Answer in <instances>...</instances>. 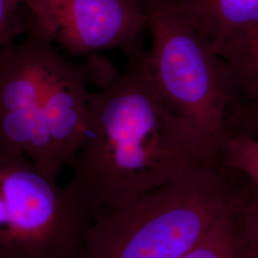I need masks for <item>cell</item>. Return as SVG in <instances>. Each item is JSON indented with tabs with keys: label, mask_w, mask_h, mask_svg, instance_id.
Returning a JSON list of instances; mask_svg holds the SVG:
<instances>
[{
	"label": "cell",
	"mask_w": 258,
	"mask_h": 258,
	"mask_svg": "<svg viewBox=\"0 0 258 258\" xmlns=\"http://www.w3.org/2000/svg\"><path fill=\"white\" fill-rule=\"evenodd\" d=\"M96 55L75 64L57 52L47 74L41 111L55 179L72 164L83 144L90 114L89 85L102 87L118 75L107 60Z\"/></svg>",
	"instance_id": "obj_7"
},
{
	"label": "cell",
	"mask_w": 258,
	"mask_h": 258,
	"mask_svg": "<svg viewBox=\"0 0 258 258\" xmlns=\"http://www.w3.org/2000/svg\"><path fill=\"white\" fill-rule=\"evenodd\" d=\"M150 48L145 61L166 106L219 155L229 111L242 101L235 71L214 53L179 7V0H142Z\"/></svg>",
	"instance_id": "obj_3"
},
{
	"label": "cell",
	"mask_w": 258,
	"mask_h": 258,
	"mask_svg": "<svg viewBox=\"0 0 258 258\" xmlns=\"http://www.w3.org/2000/svg\"><path fill=\"white\" fill-rule=\"evenodd\" d=\"M230 219L241 258H258V189L235 170Z\"/></svg>",
	"instance_id": "obj_9"
},
{
	"label": "cell",
	"mask_w": 258,
	"mask_h": 258,
	"mask_svg": "<svg viewBox=\"0 0 258 258\" xmlns=\"http://www.w3.org/2000/svg\"><path fill=\"white\" fill-rule=\"evenodd\" d=\"M145 54L144 49L127 55L125 71L90 94L88 126L64 186L93 220L194 166L219 160L163 102L149 78Z\"/></svg>",
	"instance_id": "obj_1"
},
{
	"label": "cell",
	"mask_w": 258,
	"mask_h": 258,
	"mask_svg": "<svg viewBox=\"0 0 258 258\" xmlns=\"http://www.w3.org/2000/svg\"><path fill=\"white\" fill-rule=\"evenodd\" d=\"M92 222L64 185L0 144V258H85Z\"/></svg>",
	"instance_id": "obj_4"
},
{
	"label": "cell",
	"mask_w": 258,
	"mask_h": 258,
	"mask_svg": "<svg viewBox=\"0 0 258 258\" xmlns=\"http://www.w3.org/2000/svg\"><path fill=\"white\" fill-rule=\"evenodd\" d=\"M182 258H241L231 229L230 212Z\"/></svg>",
	"instance_id": "obj_11"
},
{
	"label": "cell",
	"mask_w": 258,
	"mask_h": 258,
	"mask_svg": "<svg viewBox=\"0 0 258 258\" xmlns=\"http://www.w3.org/2000/svg\"><path fill=\"white\" fill-rule=\"evenodd\" d=\"M56 53L55 44L30 21L24 38L0 51V144L25 154L55 181L41 105Z\"/></svg>",
	"instance_id": "obj_5"
},
{
	"label": "cell",
	"mask_w": 258,
	"mask_h": 258,
	"mask_svg": "<svg viewBox=\"0 0 258 258\" xmlns=\"http://www.w3.org/2000/svg\"><path fill=\"white\" fill-rule=\"evenodd\" d=\"M227 137L258 133V102H240L234 105L227 119Z\"/></svg>",
	"instance_id": "obj_13"
},
{
	"label": "cell",
	"mask_w": 258,
	"mask_h": 258,
	"mask_svg": "<svg viewBox=\"0 0 258 258\" xmlns=\"http://www.w3.org/2000/svg\"><path fill=\"white\" fill-rule=\"evenodd\" d=\"M205 43L231 64L258 35V0H179Z\"/></svg>",
	"instance_id": "obj_8"
},
{
	"label": "cell",
	"mask_w": 258,
	"mask_h": 258,
	"mask_svg": "<svg viewBox=\"0 0 258 258\" xmlns=\"http://www.w3.org/2000/svg\"><path fill=\"white\" fill-rule=\"evenodd\" d=\"M22 0H0V51L16 41L18 10Z\"/></svg>",
	"instance_id": "obj_14"
},
{
	"label": "cell",
	"mask_w": 258,
	"mask_h": 258,
	"mask_svg": "<svg viewBox=\"0 0 258 258\" xmlns=\"http://www.w3.org/2000/svg\"><path fill=\"white\" fill-rule=\"evenodd\" d=\"M231 66L238 79L241 102H258V35L249 40Z\"/></svg>",
	"instance_id": "obj_12"
},
{
	"label": "cell",
	"mask_w": 258,
	"mask_h": 258,
	"mask_svg": "<svg viewBox=\"0 0 258 258\" xmlns=\"http://www.w3.org/2000/svg\"><path fill=\"white\" fill-rule=\"evenodd\" d=\"M219 158L224 166L238 171L258 189V140L247 135L225 139Z\"/></svg>",
	"instance_id": "obj_10"
},
{
	"label": "cell",
	"mask_w": 258,
	"mask_h": 258,
	"mask_svg": "<svg viewBox=\"0 0 258 258\" xmlns=\"http://www.w3.org/2000/svg\"><path fill=\"white\" fill-rule=\"evenodd\" d=\"M30 22L72 55L121 49L126 56L143 50L148 28L142 0H22Z\"/></svg>",
	"instance_id": "obj_6"
},
{
	"label": "cell",
	"mask_w": 258,
	"mask_h": 258,
	"mask_svg": "<svg viewBox=\"0 0 258 258\" xmlns=\"http://www.w3.org/2000/svg\"><path fill=\"white\" fill-rule=\"evenodd\" d=\"M233 187V174L220 159L194 166L95 218L85 258H182L230 212Z\"/></svg>",
	"instance_id": "obj_2"
}]
</instances>
